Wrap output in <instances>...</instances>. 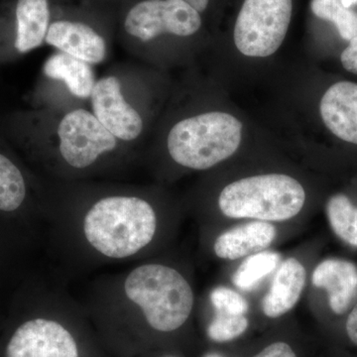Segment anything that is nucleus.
Returning a JSON list of instances; mask_svg holds the SVG:
<instances>
[{"label": "nucleus", "instance_id": "f257e3e1", "mask_svg": "<svg viewBox=\"0 0 357 357\" xmlns=\"http://www.w3.org/2000/svg\"><path fill=\"white\" fill-rule=\"evenodd\" d=\"M157 227L154 208L137 197L100 199L84 218L86 241L98 252L121 259L136 255L151 243Z\"/></svg>", "mask_w": 357, "mask_h": 357}, {"label": "nucleus", "instance_id": "f03ea898", "mask_svg": "<svg viewBox=\"0 0 357 357\" xmlns=\"http://www.w3.org/2000/svg\"><path fill=\"white\" fill-rule=\"evenodd\" d=\"M243 135V122L234 115L202 112L174 124L167 137V148L178 165L206 170L236 153Z\"/></svg>", "mask_w": 357, "mask_h": 357}, {"label": "nucleus", "instance_id": "7ed1b4c3", "mask_svg": "<svg viewBox=\"0 0 357 357\" xmlns=\"http://www.w3.org/2000/svg\"><path fill=\"white\" fill-rule=\"evenodd\" d=\"M306 192L299 181L284 174L251 176L223 188L218 206L231 218L284 222L302 211Z\"/></svg>", "mask_w": 357, "mask_h": 357}, {"label": "nucleus", "instance_id": "20e7f679", "mask_svg": "<svg viewBox=\"0 0 357 357\" xmlns=\"http://www.w3.org/2000/svg\"><path fill=\"white\" fill-rule=\"evenodd\" d=\"M126 296L144 312L148 324L159 332L181 328L191 314L194 294L177 270L160 264L134 269L126 278Z\"/></svg>", "mask_w": 357, "mask_h": 357}, {"label": "nucleus", "instance_id": "39448f33", "mask_svg": "<svg viewBox=\"0 0 357 357\" xmlns=\"http://www.w3.org/2000/svg\"><path fill=\"white\" fill-rule=\"evenodd\" d=\"M292 0H244L234 26L237 50L249 58L274 55L292 20Z\"/></svg>", "mask_w": 357, "mask_h": 357}, {"label": "nucleus", "instance_id": "423d86ee", "mask_svg": "<svg viewBox=\"0 0 357 357\" xmlns=\"http://www.w3.org/2000/svg\"><path fill=\"white\" fill-rule=\"evenodd\" d=\"M202 23L201 13L184 0H140L124 13L122 29L128 38L149 43L163 35L191 37Z\"/></svg>", "mask_w": 357, "mask_h": 357}, {"label": "nucleus", "instance_id": "0eeeda50", "mask_svg": "<svg viewBox=\"0 0 357 357\" xmlns=\"http://www.w3.org/2000/svg\"><path fill=\"white\" fill-rule=\"evenodd\" d=\"M59 150L70 167L84 169L103 154L114 151L119 140L93 112L77 109L67 112L58 124Z\"/></svg>", "mask_w": 357, "mask_h": 357}, {"label": "nucleus", "instance_id": "6e6552de", "mask_svg": "<svg viewBox=\"0 0 357 357\" xmlns=\"http://www.w3.org/2000/svg\"><path fill=\"white\" fill-rule=\"evenodd\" d=\"M89 100L93 114L117 140L129 142L142 134L144 121L124 96L119 77L107 76L96 81Z\"/></svg>", "mask_w": 357, "mask_h": 357}, {"label": "nucleus", "instance_id": "1a4fd4ad", "mask_svg": "<svg viewBox=\"0 0 357 357\" xmlns=\"http://www.w3.org/2000/svg\"><path fill=\"white\" fill-rule=\"evenodd\" d=\"M6 357H79L76 340L60 324L46 319L26 321L7 345Z\"/></svg>", "mask_w": 357, "mask_h": 357}, {"label": "nucleus", "instance_id": "9d476101", "mask_svg": "<svg viewBox=\"0 0 357 357\" xmlns=\"http://www.w3.org/2000/svg\"><path fill=\"white\" fill-rule=\"evenodd\" d=\"M45 42L89 65L100 64L107 56L105 37L93 25L81 20L58 18L51 21Z\"/></svg>", "mask_w": 357, "mask_h": 357}, {"label": "nucleus", "instance_id": "9b49d317", "mask_svg": "<svg viewBox=\"0 0 357 357\" xmlns=\"http://www.w3.org/2000/svg\"><path fill=\"white\" fill-rule=\"evenodd\" d=\"M319 114L338 139L357 146V83L337 82L321 96Z\"/></svg>", "mask_w": 357, "mask_h": 357}, {"label": "nucleus", "instance_id": "f8f14e48", "mask_svg": "<svg viewBox=\"0 0 357 357\" xmlns=\"http://www.w3.org/2000/svg\"><path fill=\"white\" fill-rule=\"evenodd\" d=\"M312 283L328 292L335 314H344L357 297V266L338 258L324 260L314 269Z\"/></svg>", "mask_w": 357, "mask_h": 357}, {"label": "nucleus", "instance_id": "ddd939ff", "mask_svg": "<svg viewBox=\"0 0 357 357\" xmlns=\"http://www.w3.org/2000/svg\"><path fill=\"white\" fill-rule=\"evenodd\" d=\"M306 276V269L296 258H288L279 264L269 291L262 301L265 316L275 319L291 311L300 300Z\"/></svg>", "mask_w": 357, "mask_h": 357}, {"label": "nucleus", "instance_id": "4468645a", "mask_svg": "<svg viewBox=\"0 0 357 357\" xmlns=\"http://www.w3.org/2000/svg\"><path fill=\"white\" fill-rule=\"evenodd\" d=\"M276 227L262 220L237 225L215 241V252L222 259L236 260L267 248L276 237Z\"/></svg>", "mask_w": 357, "mask_h": 357}, {"label": "nucleus", "instance_id": "2eb2a0df", "mask_svg": "<svg viewBox=\"0 0 357 357\" xmlns=\"http://www.w3.org/2000/svg\"><path fill=\"white\" fill-rule=\"evenodd\" d=\"M15 48L27 53L46 40L52 13L49 0H17L15 6Z\"/></svg>", "mask_w": 357, "mask_h": 357}, {"label": "nucleus", "instance_id": "dca6fc26", "mask_svg": "<svg viewBox=\"0 0 357 357\" xmlns=\"http://www.w3.org/2000/svg\"><path fill=\"white\" fill-rule=\"evenodd\" d=\"M43 73L49 79L63 82L73 96L82 100L91 98L96 83L91 65L60 51L47 59Z\"/></svg>", "mask_w": 357, "mask_h": 357}, {"label": "nucleus", "instance_id": "f3484780", "mask_svg": "<svg viewBox=\"0 0 357 357\" xmlns=\"http://www.w3.org/2000/svg\"><path fill=\"white\" fill-rule=\"evenodd\" d=\"M326 215L335 236L357 248V206L344 194H335L326 203Z\"/></svg>", "mask_w": 357, "mask_h": 357}, {"label": "nucleus", "instance_id": "a211bd4d", "mask_svg": "<svg viewBox=\"0 0 357 357\" xmlns=\"http://www.w3.org/2000/svg\"><path fill=\"white\" fill-rule=\"evenodd\" d=\"M280 261V255L273 251H260L248 256L237 268L232 282L241 290H253L262 279L279 266Z\"/></svg>", "mask_w": 357, "mask_h": 357}, {"label": "nucleus", "instance_id": "6ab92c4d", "mask_svg": "<svg viewBox=\"0 0 357 357\" xmlns=\"http://www.w3.org/2000/svg\"><path fill=\"white\" fill-rule=\"evenodd\" d=\"M312 13L321 20L335 24L338 34L345 41L357 35V13L345 7L340 0H312Z\"/></svg>", "mask_w": 357, "mask_h": 357}, {"label": "nucleus", "instance_id": "aec40b11", "mask_svg": "<svg viewBox=\"0 0 357 357\" xmlns=\"http://www.w3.org/2000/svg\"><path fill=\"white\" fill-rule=\"evenodd\" d=\"M26 196L24 178L13 162L0 154V211H13Z\"/></svg>", "mask_w": 357, "mask_h": 357}, {"label": "nucleus", "instance_id": "412c9836", "mask_svg": "<svg viewBox=\"0 0 357 357\" xmlns=\"http://www.w3.org/2000/svg\"><path fill=\"white\" fill-rule=\"evenodd\" d=\"M248 328V319L244 314L218 312L208 326V335L217 342H227L243 335Z\"/></svg>", "mask_w": 357, "mask_h": 357}, {"label": "nucleus", "instance_id": "4be33fe9", "mask_svg": "<svg viewBox=\"0 0 357 357\" xmlns=\"http://www.w3.org/2000/svg\"><path fill=\"white\" fill-rule=\"evenodd\" d=\"M211 302L218 312L230 314H244L248 311V301L241 294L227 287L213 289Z\"/></svg>", "mask_w": 357, "mask_h": 357}, {"label": "nucleus", "instance_id": "5701e85b", "mask_svg": "<svg viewBox=\"0 0 357 357\" xmlns=\"http://www.w3.org/2000/svg\"><path fill=\"white\" fill-rule=\"evenodd\" d=\"M340 63L345 70L357 76V35L342 51Z\"/></svg>", "mask_w": 357, "mask_h": 357}, {"label": "nucleus", "instance_id": "b1692460", "mask_svg": "<svg viewBox=\"0 0 357 357\" xmlns=\"http://www.w3.org/2000/svg\"><path fill=\"white\" fill-rule=\"evenodd\" d=\"M255 357H297L290 345L285 342H274L268 345Z\"/></svg>", "mask_w": 357, "mask_h": 357}, {"label": "nucleus", "instance_id": "393cba45", "mask_svg": "<svg viewBox=\"0 0 357 357\" xmlns=\"http://www.w3.org/2000/svg\"><path fill=\"white\" fill-rule=\"evenodd\" d=\"M347 333L349 340L357 345V303L347 318Z\"/></svg>", "mask_w": 357, "mask_h": 357}, {"label": "nucleus", "instance_id": "a878e982", "mask_svg": "<svg viewBox=\"0 0 357 357\" xmlns=\"http://www.w3.org/2000/svg\"><path fill=\"white\" fill-rule=\"evenodd\" d=\"M184 1L194 7L199 13H204L210 4V0H184Z\"/></svg>", "mask_w": 357, "mask_h": 357}, {"label": "nucleus", "instance_id": "bb28decb", "mask_svg": "<svg viewBox=\"0 0 357 357\" xmlns=\"http://www.w3.org/2000/svg\"><path fill=\"white\" fill-rule=\"evenodd\" d=\"M340 2H342L345 7H349V8L357 6V0H340Z\"/></svg>", "mask_w": 357, "mask_h": 357}, {"label": "nucleus", "instance_id": "cd10ccee", "mask_svg": "<svg viewBox=\"0 0 357 357\" xmlns=\"http://www.w3.org/2000/svg\"><path fill=\"white\" fill-rule=\"evenodd\" d=\"M204 357H222V356H220V354H208V356H206Z\"/></svg>", "mask_w": 357, "mask_h": 357}]
</instances>
